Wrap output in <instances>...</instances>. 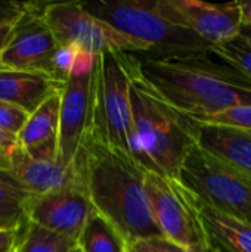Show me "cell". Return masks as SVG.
I'll use <instances>...</instances> for the list:
<instances>
[{"label":"cell","instance_id":"1","mask_svg":"<svg viewBox=\"0 0 251 252\" xmlns=\"http://www.w3.org/2000/svg\"><path fill=\"white\" fill-rule=\"evenodd\" d=\"M138 75L183 115L204 121L251 105V80L212 52L132 53Z\"/></svg>","mask_w":251,"mask_h":252},{"label":"cell","instance_id":"2","mask_svg":"<svg viewBox=\"0 0 251 252\" xmlns=\"http://www.w3.org/2000/svg\"><path fill=\"white\" fill-rule=\"evenodd\" d=\"M72 165L96 213L126 244L161 235L145 190L146 170L132 155L102 143L89 131Z\"/></svg>","mask_w":251,"mask_h":252},{"label":"cell","instance_id":"3","mask_svg":"<svg viewBox=\"0 0 251 252\" xmlns=\"http://www.w3.org/2000/svg\"><path fill=\"white\" fill-rule=\"evenodd\" d=\"M130 102L132 157L146 171L178 179L186 155L195 146L192 118L169 105L138 75L133 55Z\"/></svg>","mask_w":251,"mask_h":252},{"label":"cell","instance_id":"4","mask_svg":"<svg viewBox=\"0 0 251 252\" xmlns=\"http://www.w3.org/2000/svg\"><path fill=\"white\" fill-rule=\"evenodd\" d=\"M83 4L92 15L146 44L149 55L210 52L197 34L166 19L157 0H95Z\"/></svg>","mask_w":251,"mask_h":252},{"label":"cell","instance_id":"5","mask_svg":"<svg viewBox=\"0 0 251 252\" xmlns=\"http://www.w3.org/2000/svg\"><path fill=\"white\" fill-rule=\"evenodd\" d=\"M132 53H101L95 65L90 133L102 143L130 154Z\"/></svg>","mask_w":251,"mask_h":252},{"label":"cell","instance_id":"6","mask_svg":"<svg viewBox=\"0 0 251 252\" xmlns=\"http://www.w3.org/2000/svg\"><path fill=\"white\" fill-rule=\"evenodd\" d=\"M178 180L209 207L251 223V179L203 148L189 151Z\"/></svg>","mask_w":251,"mask_h":252},{"label":"cell","instance_id":"7","mask_svg":"<svg viewBox=\"0 0 251 252\" xmlns=\"http://www.w3.org/2000/svg\"><path fill=\"white\" fill-rule=\"evenodd\" d=\"M43 16L58 44H71L93 55L149 53L146 44L92 15L81 1L46 3Z\"/></svg>","mask_w":251,"mask_h":252},{"label":"cell","instance_id":"8","mask_svg":"<svg viewBox=\"0 0 251 252\" xmlns=\"http://www.w3.org/2000/svg\"><path fill=\"white\" fill-rule=\"evenodd\" d=\"M145 190L154 221L163 236L188 250L209 241L197 199L178 179L146 171Z\"/></svg>","mask_w":251,"mask_h":252},{"label":"cell","instance_id":"9","mask_svg":"<svg viewBox=\"0 0 251 252\" xmlns=\"http://www.w3.org/2000/svg\"><path fill=\"white\" fill-rule=\"evenodd\" d=\"M158 9L172 24L186 28L210 49L235 38L243 28L240 1L210 3L200 0H157Z\"/></svg>","mask_w":251,"mask_h":252},{"label":"cell","instance_id":"10","mask_svg":"<svg viewBox=\"0 0 251 252\" xmlns=\"http://www.w3.org/2000/svg\"><path fill=\"white\" fill-rule=\"evenodd\" d=\"M44 4L28 3L22 18L13 24L1 52L3 68L49 74L50 59L59 44L44 21Z\"/></svg>","mask_w":251,"mask_h":252},{"label":"cell","instance_id":"11","mask_svg":"<svg viewBox=\"0 0 251 252\" xmlns=\"http://www.w3.org/2000/svg\"><path fill=\"white\" fill-rule=\"evenodd\" d=\"M27 213L30 223L77 242L96 210L77 176L72 185L61 190L31 196Z\"/></svg>","mask_w":251,"mask_h":252},{"label":"cell","instance_id":"12","mask_svg":"<svg viewBox=\"0 0 251 252\" xmlns=\"http://www.w3.org/2000/svg\"><path fill=\"white\" fill-rule=\"evenodd\" d=\"M95 69L89 74H71L61 92L58 133V162L71 167L92 127Z\"/></svg>","mask_w":251,"mask_h":252},{"label":"cell","instance_id":"13","mask_svg":"<svg viewBox=\"0 0 251 252\" xmlns=\"http://www.w3.org/2000/svg\"><path fill=\"white\" fill-rule=\"evenodd\" d=\"M195 145L251 179V133L247 130L192 118Z\"/></svg>","mask_w":251,"mask_h":252},{"label":"cell","instance_id":"14","mask_svg":"<svg viewBox=\"0 0 251 252\" xmlns=\"http://www.w3.org/2000/svg\"><path fill=\"white\" fill-rule=\"evenodd\" d=\"M64 84L44 71L3 68L0 69V100L31 115L50 96L62 92Z\"/></svg>","mask_w":251,"mask_h":252},{"label":"cell","instance_id":"15","mask_svg":"<svg viewBox=\"0 0 251 252\" xmlns=\"http://www.w3.org/2000/svg\"><path fill=\"white\" fill-rule=\"evenodd\" d=\"M9 173L31 196H43L61 190L77 180L74 165L64 167L58 161H37L16 146Z\"/></svg>","mask_w":251,"mask_h":252},{"label":"cell","instance_id":"16","mask_svg":"<svg viewBox=\"0 0 251 252\" xmlns=\"http://www.w3.org/2000/svg\"><path fill=\"white\" fill-rule=\"evenodd\" d=\"M197 208L209 239L217 248L223 252H251V223L226 216L200 199Z\"/></svg>","mask_w":251,"mask_h":252},{"label":"cell","instance_id":"17","mask_svg":"<svg viewBox=\"0 0 251 252\" xmlns=\"http://www.w3.org/2000/svg\"><path fill=\"white\" fill-rule=\"evenodd\" d=\"M61 114V92L50 96L27 120L22 131L18 134V145L28 149L50 140H58Z\"/></svg>","mask_w":251,"mask_h":252},{"label":"cell","instance_id":"18","mask_svg":"<svg viewBox=\"0 0 251 252\" xmlns=\"http://www.w3.org/2000/svg\"><path fill=\"white\" fill-rule=\"evenodd\" d=\"M30 198L31 195L9 171H0V230L18 232L30 224Z\"/></svg>","mask_w":251,"mask_h":252},{"label":"cell","instance_id":"19","mask_svg":"<svg viewBox=\"0 0 251 252\" xmlns=\"http://www.w3.org/2000/svg\"><path fill=\"white\" fill-rule=\"evenodd\" d=\"M77 245L83 252H126V241L101 214L95 213L84 226Z\"/></svg>","mask_w":251,"mask_h":252},{"label":"cell","instance_id":"20","mask_svg":"<svg viewBox=\"0 0 251 252\" xmlns=\"http://www.w3.org/2000/svg\"><path fill=\"white\" fill-rule=\"evenodd\" d=\"M75 244L67 236L30 223L21 230L18 252H68Z\"/></svg>","mask_w":251,"mask_h":252},{"label":"cell","instance_id":"21","mask_svg":"<svg viewBox=\"0 0 251 252\" xmlns=\"http://www.w3.org/2000/svg\"><path fill=\"white\" fill-rule=\"evenodd\" d=\"M210 52L251 80V40L247 37L238 34L226 43L213 46Z\"/></svg>","mask_w":251,"mask_h":252},{"label":"cell","instance_id":"22","mask_svg":"<svg viewBox=\"0 0 251 252\" xmlns=\"http://www.w3.org/2000/svg\"><path fill=\"white\" fill-rule=\"evenodd\" d=\"M80 49L71 44H59L58 49L55 50L52 59H50V66H49V74L56 78L61 83H65L68 77L71 75L75 59L78 56Z\"/></svg>","mask_w":251,"mask_h":252},{"label":"cell","instance_id":"23","mask_svg":"<svg viewBox=\"0 0 251 252\" xmlns=\"http://www.w3.org/2000/svg\"><path fill=\"white\" fill-rule=\"evenodd\" d=\"M126 252H188V248L158 235L129 242L126 245Z\"/></svg>","mask_w":251,"mask_h":252},{"label":"cell","instance_id":"24","mask_svg":"<svg viewBox=\"0 0 251 252\" xmlns=\"http://www.w3.org/2000/svg\"><path fill=\"white\" fill-rule=\"evenodd\" d=\"M30 114L15 105L0 100V130L18 137Z\"/></svg>","mask_w":251,"mask_h":252},{"label":"cell","instance_id":"25","mask_svg":"<svg viewBox=\"0 0 251 252\" xmlns=\"http://www.w3.org/2000/svg\"><path fill=\"white\" fill-rule=\"evenodd\" d=\"M204 123L232 126V127H238L251 133V105H244V106H238V108H232L229 111L220 112L215 117L204 120Z\"/></svg>","mask_w":251,"mask_h":252},{"label":"cell","instance_id":"26","mask_svg":"<svg viewBox=\"0 0 251 252\" xmlns=\"http://www.w3.org/2000/svg\"><path fill=\"white\" fill-rule=\"evenodd\" d=\"M28 3L22 1H0V27L13 25L27 10Z\"/></svg>","mask_w":251,"mask_h":252},{"label":"cell","instance_id":"27","mask_svg":"<svg viewBox=\"0 0 251 252\" xmlns=\"http://www.w3.org/2000/svg\"><path fill=\"white\" fill-rule=\"evenodd\" d=\"M18 146V137L0 130V171H9L12 154Z\"/></svg>","mask_w":251,"mask_h":252},{"label":"cell","instance_id":"28","mask_svg":"<svg viewBox=\"0 0 251 252\" xmlns=\"http://www.w3.org/2000/svg\"><path fill=\"white\" fill-rule=\"evenodd\" d=\"M21 230H18V232H6V230L0 232V252H12L15 250V247L19 241Z\"/></svg>","mask_w":251,"mask_h":252},{"label":"cell","instance_id":"29","mask_svg":"<svg viewBox=\"0 0 251 252\" xmlns=\"http://www.w3.org/2000/svg\"><path fill=\"white\" fill-rule=\"evenodd\" d=\"M188 252H223L220 248H217L210 239L204 244H200V245H195L192 248H189Z\"/></svg>","mask_w":251,"mask_h":252},{"label":"cell","instance_id":"30","mask_svg":"<svg viewBox=\"0 0 251 252\" xmlns=\"http://www.w3.org/2000/svg\"><path fill=\"white\" fill-rule=\"evenodd\" d=\"M12 27L13 25H1L0 27V69H3V65H1V52L6 46V41L9 38V34L12 31Z\"/></svg>","mask_w":251,"mask_h":252},{"label":"cell","instance_id":"31","mask_svg":"<svg viewBox=\"0 0 251 252\" xmlns=\"http://www.w3.org/2000/svg\"><path fill=\"white\" fill-rule=\"evenodd\" d=\"M243 10V25L251 27V1H240Z\"/></svg>","mask_w":251,"mask_h":252},{"label":"cell","instance_id":"32","mask_svg":"<svg viewBox=\"0 0 251 252\" xmlns=\"http://www.w3.org/2000/svg\"><path fill=\"white\" fill-rule=\"evenodd\" d=\"M240 34H243L244 37H247L249 40H251V27L250 25H243V28H241V32Z\"/></svg>","mask_w":251,"mask_h":252},{"label":"cell","instance_id":"33","mask_svg":"<svg viewBox=\"0 0 251 252\" xmlns=\"http://www.w3.org/2000/svg\"><path fill=\"white\" fill-rule=\"evenodd\" d=\"M68 252H83V251H81V248L75 244V245H74V247H72V248H71Z\"/></svg>","mask_w":251,"mask_h":252},{"label":"cell","instance_id":"34","mask_svg":"<svg viewBox=\"0 0 251 252\" xmlns=\"http://www.w3.org/2000/svg\"><path fill=\"white\" fill-rule=\"evenodd\" d=\"M19 236H21V235H19ZM12 252H18V244H16V247H15V250H13V251Z\"/></svg>","mask_w":251,"mask_h":252},{"label":"cell","instance_id":"35","mask_svg":"<svg viewBox=\"0 0 251 252\" xmlns=\"http://www.w3.org/2000/svg\"><path fill=\"white\" fill-rule=\"evenodd\" d=\"M0 232H3V230H0Z\"/></svg>","mask_w":251,"mask_h":252}]
</instances>
